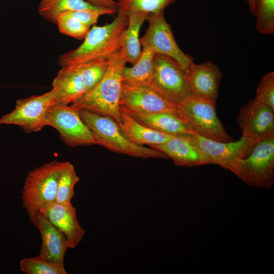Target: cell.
I'll use <instances>...</instances> for the list:
<instances>
[{"instance_id": "1", "label": "cell", "mask_w": 274, "mask_h": 274, "mask_svg": "<svg viewBox=\"0 0 274 274\" xmlns=\"http://www.w3.org/2000/svg\"><path fill=\"white\" fill-rule=\"evenodd\" d=\"M117 15L110 23L93 25L77 48L60 55L61 67L75 66L93 59L109 58L120 50L123 32L128 24L126 12L119 9Z\"/></svg>"}, {"instance_id": "2", "label": "cell", "mask_w": 274, "mask_h": 274, "mask_svg": "<svg viewBox=\"0 0 274 274\" xmlns=\"http://www.w3.org/2000/svg\"><path fill=\"white\" fill-rule=\"evenodd\" d=\"M126 63L120 50L111 56L107 70L99 82L71 106L110 117L119 124L122 72Z\"/></svg>"}, {"instance_id": "3", "label": "cell", "mask_w": 274, "mask_h": 274, "mask_svg": "<svg viewBox=\"0 0 274 274\" xmlns=\"http://www.w3.org/2000/svg\"><path fill=\"white\" fill-rule=\"evenodd\" d=\"M78 111L93 134L97 145L112 152L133 157L168 158L157 149L136 145L131 142L123 133L118 124L112 118L84 109H79Z\"/></svg>"}, {"instance_id": "4", "label": "cell", "mask_w": 274, "mask_h": 274, "mask_svg": "<svg viewBox=\"0 0 274 274\" xmlns=\"http://www.w3.org/2000/svg\"><path fill=\"white\" fill-rule=\"evenodd\" d=\"M226 169L247 185L270 188L274 183V136L257 142L246 157L234 160Z\"/></svg>"}, {"instance_id": "5", "label": "cell", "mask_w": 274, "mask_h": 274, "mask_svg": "<svg viewBox=\"0 0 274 274\" xmlns=\"http://www.w3.org/2000/svg\"><path fill=\"white\" fill-rule=\"evenodd\" d=\"M61 162L53 160L30 171L22 191V204L30 221L49 204L55 201Z\"/></svg>"}, {"instance_id": "6", "label": "cell", "mask_w": 274, "mask_h": 274, "mask_svg": "<svg viewBox=\"0 0 274 274\" xmlns=\"http://www.w3.org/2000/svg\"><path fill=\"white\" fill-rule=\"evenodd\" d=\"M216 100L191 96L177 105V114L196 134L219 142L232 138L218 119Z\"/></svg>"}, {"instance_id": "7", "label": "cell", "mask_w": 274, "mask_h": 274, "mask_svg": "<svg viewBox=\"0 0 274 274\" xmlns=\"http://www.w3.org/2000/svg\"><path fill=\"white\" fill-rule=\"evenodd\" d=\"M149 86L177 106L191 96L186 71L174 59L162 54H156Z\"/></svg>"}, {"instance_id": "8", "label": "cell", "mask_w": 274, "mask_h": 274, "mask_svg": "<svg viewBox=\"0 0 274 274\" xmlns=\"http://www.w3.org/2000/svg\"><path fill=\"white\" fill-rule=\"evenodd\" d=\"M46 125L55 128L63 142L70 147L97 145L92 132L71 105L57 104L46 115Z\"/></svg>"}, {"instance_id": "9", "label": "cell", "mask_w": 274, "mask_h": 274, "mask_svg": "<svg viewBox=\"0 0 274 274\" xmlns=\"http://www.w3.org/2000/svg\"><path fill=\"white\" fill-rule=\"evenodd\" d=\"M147 20L148 27L140 38L142 48L150 49L155 54L166 55L174 59L187 73L193 62V59L177 44L170 25L165 19L164 11L149 14Z\"/></svg>"}, {"instance_id": "10", "label": "cell", "mask_w": 274, "mask_h": 274, "mask_svg": "<svg viewBox=\"0 0 274 274\" xmlns=\"http://www.w3.org/2000/svg\"><path fill=\"white\" fill-rule=\"evenodd\" d=\"M53 89L40 95L18 99L14 110L0 118V125H15L25 132L41 130L46 125L47 110L54 105Z\"/></svg>"}, {"instance_id": "11", "label": "cell", "mask_w": 274, "mask_h": 274, "mask_svg": "<svg viewBox=\"0 0 274 274\" xmlns=\"http://www.w3.org/2000/svg\"><path fill=\"white\" fill-rule=\"evenodd\" d=\"M190 141L210 159L211 164L225 168L234 160L246 157L258 142L242 134L237 141L219 142L196 133L187 134Z\"/></svg>"}, {"instance_id": "12", "label": "cell", "mask_w": 274, "mask_h": 274, "mask_svg": "<svg viewBox=\"0 0 274 274\" xmlns=\"http://www.w3.org/2000/svg\"><path fill=\"white\" fill-rule=\"evenodd\" d=\"M237 122L243 134L257 142L274 136V110L255 99L241 108Z\"/></svg>"}, {"instance_id": "13", "label": "cell", "mask_w": 274, "mask_h": 274, "mask_svg": "<svg viewBox=\"0 0 274 274\" xmlns=\"http://www.w3.org/2000/svg\"><path fill=\"white\" fill-rule=\"evenodd\" d=\"M120 107L147 113L177 114V106L167 100L149 86H134L122 83Z\"/></svg>"}, {"instance_id": "14", "label": "cell", "mask_w": 274, "mask_h": 274, "mask_svg": "<svg viewBox=\"0 0 274 274\" xmlns=\"http://www.w3.org/2000/svg\"><path fill=\"white\" fill-rule=\"evenodd\" d=\"M40 213L65 235L69 248H75L82 241L85 230L80 226L76 210L72 203L56 201L49 204Z\"/></svg>"}, {"instance_id": "15", "label": "cell", "mask_w": 274, "mask_h": 274, "mask_svg": "<svg viewBox=\"0 0 274 274\" xmlns=\"http://www.w3.org/2000/svg\"><path fill=\"white\" fill-rule=\"evenodd\" d=\"M149 147L163 153L178 166L194 167L211 164L208 156L193 145L187 134L175 135L163 144Z\"/></svg>"}, {"instance_id": "16", "label": "cell", "mask_w": 274, "mask_h": 274, "mask_svg": "<svg viewBox=\"0 0 274 274\" xmlns=\"http://www.w3.org/2000/svg\"><path fill=\"white\" fill-rule=\"evenodd\" d=\"M191 96L216 100L222 74L213 62L191 63L187 72Z\"/></svg>"}, {"instance_id": "17", "label": "cell", "mask_w": 274, "mask_h": 274, "mask_svg": "<svg viewBox=\"0 0 274 274\" xmlns=\"http://www.w3.org/2000/svg\"><path fill=\"white\" fill-rule=\"evenodd\" d=\"M32 223L40 231L42 238L39 255L52 263L64 264V255L69 248L64 233L42 213L36 216Z\"/></svg>"}, {"instance_id": "18", "label": "cell", "mask_w": 274, "mask_h": 274, "mask_svg": "<svg viewBox=\"0 0 274 274\" xmlns=\"http://www.w3.org/2000/svg\"><path fill=\"white\" fill-rule=\"evenodd\" d=\"M52 89L54 105H71L86 93L84 80L75 66L61 67L53 81Z\"/></svg>"}, {"instance_id": "19", "label": "cell", "mask_w": 274, "mask_h": 274, "mask_svg": "<svg viewBox=\"0 0 274 274\" xmlns=\"http://www.w3.org/2000/svg\"><path fill=\"white\" fill-rule=\"evenodd\" d=\"M121 108L140 122L155 130L172 135L195 133L177 114L168 112L147 113Z\"/></svg>"}, {"instance_id": "20", "label": "cell", "mask_w": 274, "mask_h": 274, "mask_svg": "<svg viewBox=\"0 0 274 274\" xmlns=\"http://www.w3.org/2000/svg\"><path fill=\"white\" fill-rule=\"evenodd\" d=\"M121 123L118 124L124 135L132 143L149 146L163 144L175 135L153 129L140 122L120 107Z\"/></svg>"}, {"instance_id": "21", "label": "cell", "mask_w": 274, "mask_h": 274, "mask_svg": "<svg viewBox=\"0 0 274 274\" xmlns=\"http://www.w3.org/2000/svg\"><path fill=\"white\" fill-rule=\"evenodd\" d=\"M128 24L121 38L120 51L126 62L134 64L142 53L140 31L149 14L140 12L129 11Z\"/></svg>"}, {"instance_id": "22", "label": "cell", "mask_w": 274, "mask_h": 274, "mask_svg": "<svg viewBox=\"0 0 274 274\" xmlns=\"http://www.w3.org/2000/svg\"><path fill=\"white\" fill-rule=\"evenodd\" d=\"M155 54L151 49L143 48L138 60L122 72V83L134 86H149L154 70Z\"/></svg>"}, {"instance_id": "23", "label": "cell", "mask_w": 274, "mask_h": 274, "mask_svg": "<svg viewBox=\"0 0 274 274\" xmlns=\"http://www.w3.org/2000/svg\"><path fill=\"white\" fill-rule=\"evenodd\" d=\"M98 9H104L95 7L85 0H41L39 6L40 14L46 20L55 24L59 16L63 13L81 10Z\"/></svg>"}, {"instance_id": "24", "label": "cell", "mask_w": 274, "mask_h": 274, "mask_svg": "<svg viewBox=\"0 0 274 274\" xmlns=\"http://www.w3.org/2000/svg\"><path fill=\"white\" fill-rule=\"evenodd\" d=\"M79 181L73 165L68 161L61 162L55 201L60 203L71 202L75 195V186Z\"/></svg>"}, {"instance_id": "25", "label": "cell", "mask_w": 274, "mask_h": 274, "mask_svg": "<svg viewBox=\"0 0 274 274\" xmlns=\"http://www.w3.org/2000/svg\"><path fill=\"white\" fill-rule=\"evenodd\" d=\"M109 58H98L75 66L83 78L86 93L93 89L106 72Z\"/></svg>"}, {"instance_id": "26", "label": "cell", "mask_w": 274, "mask_h": 274, "mask_svg": "<svg viewBox=\"0 0 274 274\" xmlns=\"http://www.w3.org/2000/svg\"><path fill=\"white\" fill-rule=\"evenodd\" d=\"M255 28L263 35L274 33V0H255Z\"/></svg>"}, {"instance_id": "27", "label": "cell", "mask_w": 274, "mask_h": 274, "mask_svg": "<svg viewBox=\"0 0 274 274\" xmlns=\"http://www.w3.org/2000/svg\"><path fill=\"white\" fill-rule=\"evenodd\" d=\"M20 269L27 274H66L64 264L49 262L38 255L35 257L22 259Z\"/></svg>"}, {"instance_id": "28", "label": "cell", "mask_w": 274, "mask_h": 274, "mask_svg": "<svg viewBox=\"0 0 274 274\" xmlns=\"http://www.w3.org/2000/svg\"><path fill=\"white\" fill-rule=\"evenodd\" d=\"M177 0H118L119 9L126 12H140L148 14L157 13ZM118 9V10H119Z\"/></svg>"}, {"instance_id": "29", "label": "cell", "mask_w": 274, "mask_h": 274, "mask_svg": "<svg viewBox=\"0 0 274 274\" xmlns=\"http://www.w3.org/2000/svg\"><path fill=\"white\" fill-rule=\"evenodd\" d=\"M56 24L61 33L78 40L84 39L90 28L67 13L61 14Z\"/></svg>"}, {"instance_id": "30", "label": "cell", "mask_w": 274, "mask_h": 274, "mask_svg": "<svg viewBox=\"0 0 274 274\" xmlns=\"http://www.w3.org/2000/svg\"><path fill=\"white\" fill-rule=\"evenodd\" d=\"M255 99L274 110V72L265 75L256 90Z\"/></svg>"}, {"instance_id": "31", "label": "cell", "mask_w": 274, "mask_h": 274, "mask_svg": "<svg viewBox=\"0 0 274 274\" xmlns=\"http://www.w3.org/2000/svg\"><path fill=\"white\" fill-rule=\"evenodd\" d=\"M91 5L99 8L110 10L118 12L119 6L115 0H85Z\"/></svg>"}, {"instance_id": "32", "label": "cell", "mask_w": 274, "mask_h": 274, "mask_svg": "<svg viewBox=\"0 0 274 274\" xmlns=\"http://www.w3.org/2000/svg\"><path fill=\"white\" fill-rule=\"evenodd\" d=\"M249 6L250 13L254 15L255 0H245Z\"/></svg>"}]
</instances>
